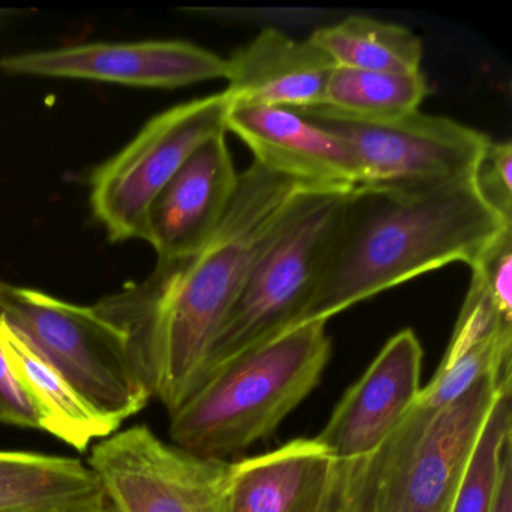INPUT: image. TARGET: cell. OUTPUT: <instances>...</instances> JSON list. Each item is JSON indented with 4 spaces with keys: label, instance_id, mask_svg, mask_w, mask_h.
<instances>
[{
    "label": "cell",
    "instance_id": "cell-1",
    "mask_svg": "<svg viewBox=\"0 0 512 512\" xmlns=\"http://www.w3.org/2000/svg\"><path fill=\"white\" fill-rule=\"evenodd\" d=\"M308 190L253 161L199 250L158 260L145 280L94 305L124 335L140 380L170 415L205 379L212 344L254 260Z\"/></svg>",
    "mask_w": 512,
    "mask_h": 512
},
{
    "label": "cell",
    "instance_id": "cell-2",
    "mask_svg": "<svg viewBox=\"0 0 512 512\" xmlns=\"http://www.w3.org/2000/svg\"><path fill=\"white\" fill-rule=\"evenodd\" d=\"M511 227L485 202L475 176L410 190L355 188L344 202L319 286L296 326L328 322L434 269L470 266Z\"/></svg>",
    "mask_w": 512,
    "mask_h": 512
},
{
    "label": "cell",
    "instance_id": "cell-3",
    "mask_svg": "<svg viewBox=\"0 0 512 512\" xmlns=\"http://www.w3.org/2000/svg\"><path fill=\"white\" fill-rule=\"evenodd\" d=\"M331 353L326 322H308L227 359L170 415L173 445L224 460L265 439L316 389Z\"/></svg>",
    "mask_w": 512,
    "mask_h": 512
},
{
    "label": "cell",
    "instance_id": "cell-4",
    "mask_svg": "<svg viewBox=\"0 0 512 512\" xmlns=\"http://www.w3.org/2000/svg\"><path fill=\"white\" fill-rule=\"evenodd\" d=\"M347 194L308 190L296 200L254 260L212 344L206 374L298 325L325 271Z\"/></svg>",
    "mask_w": 512,
    "mask_h": 512
},
{
    "label": "cell",
    "instance_id": "cell-5",
    "mask_svg": "<svg viewBox=\"0 0 512 512\" xmlns=\"http://www.w3.org/2000/svg\"><path fill=\"white\" fill-rule=\"evenodd\" d=\"M0 319L61 374L97 415L121 425L151 400L124 335L95 307L0 281Z\"/></svg>",
    "mask_w": 512,
    "mask_h": 512
},
{
    "label": "cell",
    "instance_id": "cell-6",
    "mask_svg": "<svg viewBox=\"0 0 512 512\" xmlns=\"http://www.w3.org/2000/svg\"><path fill=\"white\" fill-rule=\"evenodd\" d=\"M511 373L482 377L442 409L415 403L379 448L371 512H452L470 455Z\"/></svg>",
    "mask_w": 512,
    "mask_h": 512
},
{
    "label": "cell",
    "instance_id": "cell-7",
    "mask_svg": "<svg viewBox=\"0 0 512 512\" xmlns=\"http://www.w3.org/2000/svg\"><path fill=\"white\" fill-rule=\"evenodd\" d=\"M224 92L178 104L152 118L95 170L91 206L112 242L142 239L152 202L200 145L227 133Z\"/></svg>",
    "mask_w": 512,
    "mask_h": 512
},
{
    "label": "cell",
    "instance_id": "cell-8",
    "mask_svg": "<svg viewBox=\"0 0 512 512\" xmlns=\"http://www.w3.org/2000/svg\"><path fill=\"white\" fill-rule=\"evenodd\" d=\"M295 112L349 145L364 188L410 190L470 178L491 142L466 125L419 112L376 121L319 106Z\"/></svg>",
    "mask_w": 512,
    "mask_h": 512
},
{
    "label": "cell",
    "instance_id": "cell-9",
    "mask_svg": "<svg viewBox=\"0 0 512 512\" xmlns=\"http://www.w3.org/2000/svg\"><path fill=\"white\" fill-rule=\"evenodd\" d=\"M88 466L121 512H227L230 463L164 442L146 425L100 440Z\"/></svg>",
    "mask_w": 512,
    "mask_h": 512
},
{
    "label": "cell",
    "instance_id": "cell-10",
    "mask_svg": "<svg viewBox=\"0 0 512 512\" xmlns=\"http://www.w3.org/2000/svg\"><path fill=\"white\" fill-rule=\"evenodd\" d=\"M0 70L19 76L173 89L226 79L227 59L185 41L95 43L5 56Z\"/></svg>",
    "mask_w": 512,
    "mask_h": 512
},
{
    "label": "cell",
    "instance_id": "cell-11",
    "mask_svg": "<svg viewBox=\"0 0 512 512\" xmlns=\"http://www.w3.org/2000/svg\"><path fill=\"white\" fill-rule=\"evenodd\" d=\"M422 358L421 343L412 329L395 334L347 389L314 439L334 460L374 454L415 406L421 392Z\"/></svg>",
    "mask_w": 512,
    "mask_h": 512
},
{
    "label": "cell",
    "instance_id": "cell-12",
    "mask_svg": "<svg viewBox=\"0 0 512 512\" xmlns=\"http://www.w3.org/2000/svg\"><path fill=\"white\" fill-rule=\"evenodd\" d=\"M226 131L248 146L254 163L296 184L319 191H352L361 184L349 145L295 110L229 106Z\"/></svg>",
    "mask_w": 512,
    "mask_h": 512
},
{
    "label": "cell",
    "instance_id": "cell-13",
    "mask_svg": "<svg viewBox=\"0 0 512 512\" xmlns=\"http://www.w3.org/2000/svg\"><path fill=\"white\" fill-rule=\"evenodd\" d=\"M238 178L226 133L191 154L149 208L143 241L158 260L187 256L211 238L232 203Z\"/></svg>",
    "mask_w": 512,
    "mask_h": 512
},
{
    "label": "cell",
    "instance_id": "cell-14",
    "mask_svg": "<svg viewBox=\"0 0 512 512\" xmlns=\"http://www.w3.org/2000/svg\"><path fill=\"white\" fill-rule=\"evenodd\" d=\"M335 64L310 40L277 29L260 32L227 59L229 106L302 110L322 106Z\"/></svg>",
    "mask_w": 512,
    "mask_h": 512
},
{
    "label": "cell",
    "instance_id": "cell-15",
    "mask_svg": "<svg viewBox=\"0 0 512 512\" xmlns=\"http://www.w3.org/2000/svg\"><path fill=\"white\" fill-rule=\"evenodd\" d=\"M335 460L316 439L230 464L227 512H319Z\"/></svg>",
    "mask_w": 512,
    "mask_h": 512
},
{
    "label": "cell",
    "instance_id": "cell-16",
    "mask_svg": "<svg viewBox=\"0 0 512 512\" xmlns=\"http://www.w3.org/2000/svg\"><path fill=\"white\" fill-rule=\"evenodd\" d=\"M512 320L470 283L451 343L431 382L421 388L416 404L442 409L466 394L488 374L511 373Z\"/></svg>",
    "mask_w": 512,
    "mask_h": 512
},
{
    "label": "cell",
    "instance_id": "cell-17",
    "mask_svg": "<svg viewBox=\"0 0 512 512\" xmlns=\"http://www.w3.org/2000/svg\"><path fill=\"white\" fill-rule=\"evenodd\" d=\"M0 344L20 382L43 416L44 431L77 451H88L94 440H103L121 425L97 415L80 395L44 362L28 343L0 319Z\"/></svg>",
    "mask_w": 512,
    "mask_h": 512
},
{
    "label": "cell",
    "instance_id": "cell-18",
    "mask_svg": "<svg viewBox=\"0 0 512 512\" xmlns=\"http://www.w3.org/2000/svg\"><path fill=\"white\" fill-rule=\"evenodd\" d=\"M91 467L77 458L0 451V512H46L103 496Z\"/></svg>",
    "mask_w": 512,
    "mask_h": 512
},
{
    "label": "cell",
    "instance_id": "cell-19",
    "mask_svg": "<svg viewBox=\"0 0 512 512\" xmlns=\"http://www.w3.org/2000/svg\"><path fill=\"white\" fill-rule=\"evenodd\" d=\"M308 40L335 67L392 74L421 71L424 56L421 38L404 26L350 16L337 25L317 29Z\"/></svg>",
    "mask_w": 512,
    "mask_h": 512
},
{
    "label": "cell",
    "instance_id": "cell-20",
    "mask_svg": "<svg viewBox=\"0 0 512 512\" xmlns=\"http://www.w3.org/2000/svg\"><path fill=\"white\" fill-rule=\"evenodd\" d=\"M427 94L421 71L392 74L335 67L319 107L349 118L394 119L418 112Z\"/></svg>",
    "mask_w": 512,
    "mask_h": 512
},
{
    "label": "cell",
    "instance_id": "cell-21",
    "mask_svg": "<svg viewBox=\"0 0 512 512\" xmlns=\"http://www.w3.org/2000/svg\"><path fill=\"white\" fill-rule=\"evenodd\" d=\"M511 382L491 406L464 470L452 512H493L503 464L512 454Z\"/></svg>",
    "mask_w": 512,
    "mask_h": 512
},
{
    "label": "cell",
    "instance_id": "cell-22",
    "mask_svg": "<svg viewBox=\"0 0 512 512\" xmlns=\"http://www.w3.org/2000/svg\"><path fill=\"white\" fill-rule=\"evenodd\" d=\"M379 449L367 457L335 460L331 484L319 512H371Z\"/></svg>",
    "mask_w": 512,
    "mask_h": 512
},
{
    "label": "cell",
    "instance_id": "cell-23",
    "mask_svg": "<svg viewBox=\"0 0 512 512\" xmlns=\"http://www.w3.org/2000/svg\"><path fill=\"white\" fill-rule=\"evenodd\" d=\"M469 268L472 281L505 316L512 317V227L491 242Z\"/></svg>",
    "mask_w": 512,
    "mask_h": 512
},
{
    "label": "cell",
    "instance_id": "cell-24",
    "mask_svg": "<svg viewBox=\"0 0 512 512\" xmlns=\"http://www.w3.org/2000/svg\"><path fill=\"white\" fill-rule=\"evenodd\" d=\"M475 184L485 202L512 223V145L490 142L478 169Z\"/></svg>",
    "mask_w": 512,
    "mask_h": 512
},
{
    "label": "cell",
    "instance_id": "cell-25",
    "mask_svg": "<svg viewBox=\"0 0 512 512\" xmlns=\"http://www.w3.org/2000/svg\"><path fill=\"white\" fill-rule=\"evenodd\" d=\"M0 424L43 430V416L0 344Z\"/></svg>",
    "mask_w": 512,
    "mask_h": 512
},
{
    "label": "cell",
    "instance_id": "cell-26",
    "mask_svg": "<svg viewBox=\"0 0 512 512\" xmlns=\"http://www.w3.org/2000/svg\"><path fill=\"white\" fill-rule=\"evenodd\" d=\"M493 512H512V454L503 464Z\"/></svg>",
    "mask_w": 512,
    "mask_h": 512
},
{
    "label": "cell",
    "instance_id": "cell-27",
    "mask_svg": "<svg viewBox=\"0 0 512 512\" xmlns=\"http://www.w3.org/2000/svg\"><path fill=\"white\" fill-rule=\"evenodd\" d=\"M106 500V493L103 496L95 497L92 500H86V502L77 503V505L67 506V508L52 509V511L46 512H89L92 509L97 508L98 505Z\"/></svg>",
    "mask_w": 512,
    "mask_h": 512
},
{
    "label": "cell",
    "instance_id": "cell-28",
    "mask_svg": "<svg viewBox=\"0 0 512 512\" xmlns=\"http://www.w3.org/2000/svg\"><path fill=\"white\" fill-rule=\"evenodd\" d=\"M89 512H121V511H119V509L116 508V506L113 505V503L110 502V500L107 499V496H106V500H104V502L101 503V505H98L97 508H94V509H92V511H89Z\"/></svg>",
    "mask_w": 512,
    "mask_h": 512
}]
</instances>
